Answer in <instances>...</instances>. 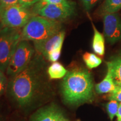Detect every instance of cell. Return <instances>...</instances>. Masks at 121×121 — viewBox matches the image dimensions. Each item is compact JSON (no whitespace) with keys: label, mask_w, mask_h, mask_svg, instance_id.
I'll return each instance as SVG.
<instances>
[{"label":"cell","mask_w":121,"mask_h":121,"mask_svg":"<svg viewBox=\"0 0 121 121\" xmlns=\"http://www.w3.org/2000/svg\"><path fill=\"white\" fill-rule=\"evenodd\" d=\"M92 26L94 30V35L92 42V48L94 52L100 56H103L105 53V38L95 28L93 22Z\"/></svg>","instance_id":"12"},{"label":"cell","mask_w":121,"mask_h":121,"mask_svg":"<svg viewBox=\"0 0 121 121\" xmlns=\"http://www.w3.org/2000/svg\"><path fill=\"white\" fill-rule=\"evenodd\" d=\"M108 98L110 100H114L121 103V87H116V89L113 92L109 93Z\"/></svg>","instance_id":"21"},{"label":"cell","mask_w":121,"mask_h":121,"mask_svg":"<svg viewBox=\"0 0 121 121\" xmlns=\"http://www.w3.org/2000/svg\"><path fill=\"white\" fill-rule=\"evenodd\" d=\"M63 116L60 107L53 103L38 109L31 116L30 121H59Z\"/></svg>","instance_id":"10"},{"label":"cell","mask_w":121,"mask_h":121,"mask_svg":"<svg viewBox=\"0 0 121 121\" xmlns=\"http://www.w3.org/2000/svg\"><path fill=\"white\" fill-rule=\"evenodd\" d=\"M60 22L34 15L31 17L22 30L21 40L33 41L43 40L61 30Z\"/></svg>","instance_id":"3"},{"label":"cell","mask_w":121,"mask_h":121,"mask_svg":"<svg viewBox=\"0 0 121 121\" xmlns=\"http://www.w3.org/2000/svg\"><path fill=\"white\" fill-rule=\"evenodd\" d=\"M75 3L69 1L65 4H50L45 6L38 11L37 14L48 19L62 22L75 14Z\"/></svg>","instance_id":"7"},{"label":"cell","mask_w":121,"mask_h":121,"mask_svg":"<svg viewBox=\"0 0 121 121\" xmlns=\"http://www.w3.org/2000/svg\"><path fill=\"white\" fill-rule=\"evenodd\" d=\"M69 0H39L37 4L34 5L33 13L36 15L40 9L45 6L50 4H62L67 2Z\"/></svg>","instance_id":"17"},{"label":"cell","mask_w":121,"mask_h":121,"mask_svg":"<svg viewBox=\"0 0 121 121\" xmlns=\"http://www.w3.org/2000/svg\"><path fill=\"white\" fill-rule=\"evenodd\" d=\"M121 9V0H105L100 9V14L116 13Z\"/></svg>","instance_id":"15"},{"label":"cell","mask_w":121,"mask_h":121,"mask_svg":"<svg viewBox=\"0 0 121 121\" xmlns=\"http://www.w3.org/2000/svg\"><path fill=\"white\" fill-rule=\"evenodd\" d=\"M104 36L110 44L117 43L121 40V19L117 13L103 15Z\"/></svg>","instance_id":"8"},{"label":"cell","mask_w":121,"mask_h":121,"mask_svg":"<svg viewBox=\"0 0 121 121\" xmlns=\"http://www.w3.org/2000/svg\"><path fill=\"white\" fill-rule=\"evenodd\" d=\"M117 121H121V103L119 104L118 110L117 114Z\"/></svg>","instance_id":"25"},{"label":"cell","mask_w":121,"mask_h":121,"mask_svg":"<svg viewBox=\"0 0 121 121\" xmlns=\"http://www.w3.org/2000/svg\"><path fill=\"white\" fill-rule=\"evenodd\" d=\"M60 92L63 100L69 105L91 102L94 96L91 75L84 69L68 71L60 84Z\"/></svg>","instance_id":"2"},{"label":"cell","mask_w":121,"mask_h":121,"mask_svg":"<svg viewBox=\"0 0 121 121\" xmlns=\"http://www.w3.org/2000/svg\"><path fill=\"white\" fill-rule=\"evenodd\" d=\"M119 103L118 101L114 100H111L107 104V110L108 114L109 116L110 120L112 121L113 118L116 115H117L118 110Z\"/></svg>","instance_id":"18"},{"label":"cell","mask_w":121,"mask_h":121,"mask_svg":"<svg viewBox=\"0 0 121 121\" xmlns=\"http://www.w3.org/2000/svg\"><path fill=\"white\" fill-rule=\"evenodd\" d=\"M99 1V0H81L84 9L86 11L91 10Z\"/></svg>","instance_id":"22"},{"label":"cell","mask_w":121,"mask_h":121,"mask_svg":"<svg viewBox=\"0 0 121 121\" xmlns=\"http://www.w3.org/2000/svg\"><path fill=\"white\" fill-rule=\"evenodd\" d=\"M35 48L27 40H20L6 71L10 78L23 71L33 58Z\"/></svg>","instance_id":"6"},{"label":"cell","mask_w":121,"mask_h":121,"mask_svg":"<svg viewBox=\"0 0 121 121\" xmlns=\"http://www.w3.org/2000/svg\"><path fill=\"white\" fill-rule=\"evenodd\" d=\"M68 71L58 62H53L47 69V74L50 79L62 78L67 74Z\"/></svg>","instance_id":"14"},{"label":"cell","mask_w":121,"mask_h":121,"mask_svg":"<svg viewBox=\"0 0 121 121\" xmlns=\"http://www.w3.org/2000/svg\"><path fill=\"white\" fill-rule=\"evenodd\" d=\"M82 58L86 66L89 69H93L98 67L102 62V59L91 53H85L82 56Z\"/></svg>","instance_id":"16"},{"label":"cell","mask_w":121,"mask_h":121,"mask_svg":"<svg viewBox=\"0 0 121 121\" xmlns=\"http://www.w3.org/2000/svg\"><path fill=\"white\" fill-rule=\"evenodd\" d=\"M19 4V0H0V7Z\"/></svg>","instance_id":"24"},{"label":"cell","mask_w":121,"mask_h":121,"mask_svg":"<svg viewBox=\"0 0 121 121\" xmlns=\"http://www.w3.org/2000/svg\"><path fill=\"white\" fill-rule=\"evenodd\" d=\"M0 121H4V117H3L2 115L1 114V112H0Z\"/></svg>","instance_id":"27"},{"label":"cell","mask_w":121,"mask_h":121,"mask_svg":"<svg viewBox=\"0 0 121 121\" xmlns=\"http://www.w3.org/2000/svg\"><path fill=\"white\" fill-rule=\"evenodd\" d=\"M7 83V78L4 75V72L0 70V97L6 91Z\"/></svg>","instance_id":"20"},{"label":"cell","mask_w":121,"mask_h":121,"mask_svg":"<svg viewBox=\"0 0 121 121\" xmlns=\"http://www.w3.org/2000/svg\"><path fill=\"white\" fill-rule=\"evenodd\" d=\"M108 72L117 86L121 87V55L116 56L107 62Z\"/></svg>","instance_id":"11"},{"label":"cell","mask_w":121,"mask_h":121,"mask_svg":"<svg viewBox=\"0 0 121 121\" xmlns=\"http://www.w3.org/2000/svg\"><path fill=\"white\" fill-rule=\"evenodd\" d=\"M65 37V32L60 30L57 34L48 38L34 42L35 49L47 58L48 53L54 49L62 47Z\"/></svg>","instance_id":"9"},{"label":"cell","mask_w":121,"mask_h":121,"mask_svg":"<svg viewBox=\"0 0 121 121\" xmlns=\"http://www.w3.org/2000/svg\"><path fill=\"white\" fill-rule=\"evenodd\" d=\"M117 86L113 82L110 75L109 72H107L105 78L95 85V90L96 93L99 94H105L110 93L113 92L116 89Z\"/></svg>","instance_id":"13"},{"label":"cell","mask_w":121,"mask_h":121,"mask_svg":"<svg viewBox=\"0 0 121 121\" xmlns=\"http://www.w3.org/2000/svg\"><path fill=\"white\" fill-rule=\"evenodd\" d=\"M59 121H69L67 120V119L65 118V116H63L62 117L60 118V119L59 120Z\"/></svg>","instance_id":"26"},{"label":"cell","mask_w":121,"mask_h":121,"mask_svg":"<svg viewBox=\"0 0 121 121\" xmlns=\"http://www.w3.org/2000/svg\"><path fill=\"white\" fill-rule=\"evenodd\" d=\"M0 30H1V29H0Z\"/></svg>","instance_id":"29"},{"label":"cell","mask_w":121,"mask_h":121,"mask_svg":"<svg viewBox=\"0 0 121 121\" xmlns=\"http://www.w3.org/2000/svg\"><path fill=\"white\" fill-rule=\"evenodd\" d=\"M33 16L28 8L19 4L0 7V22L4 27L23 28Z\"/></svg>","instance_id":"5"},{"label":"cell","mask_w":121,"mask_h":121,"mask_svg":"<svg viewBox=\"0 0 121 121\" xmlns=\"http://www.w3.org/2000/svg\"><path fill=\"white\" fill-rule=\"evenodd\" d=\"M39 1V0H19V4L22 6L29 8L31 6L35 4Z\"/></svg>","instance_id":"23"},{"label":"cell","mask_w":121,"mask_h":121,"mask_svg":"<svg viewBox=\"0 0 121 121\" xmlns=\"http://www.w3.org/2000/svg\"><path fill=\"white\" fill-rule=\"evenodd\" d=\"M20 29L4 27L0 30V70L6 72L21 40Z\"/></svg>","instance_id":"4"},{"label":"cell","mask_w":121,"mask_h":121,"mask_svg":"<svg viewBox=\"0 0 121 121\" xmlns=\"http://www.w3.org/2000/svg\"><path fill=\"white\" fill-rule=\"evenodd\" d=\"M120 55H121V52H120Z\"/></svg>","instance_id":"28"},{"label":"cell","mask_w":121,"mask_h":121,"mask_svg":"<svg viewBox=\"0 0 121 121\" xmlns=\"http://www.w3.org/2000/svg\"><path fill=\"white\" fill-rule=\"evenodd\" d=\"M62 48V47H60L54 49L51 52H50L48 54L47 59L52 62H57L60 56Z\"/></svg>","instance_id":"19"},{"label":"cell","mask_w":121,"mask_h":121,"mask_svg":"<svg viewBox=\"0 0 121 121\" xmlns=\"http://www.w3.org/2000/svg\"><path fill=\"white\" fill-rule=\"evenodd\" d=\"M43 68L41 57H33L26 68L10 78L6 91L17 108L30 110L48 99L51 90L45 80Z\"/></svg>","instance_id":"1"}]
</instances>
